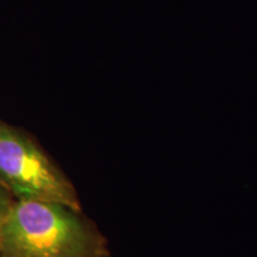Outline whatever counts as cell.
I'll return each mask as SVG.
<instances>
[{
	"instance_id": "cell-1",
	"label": "cell",
	"mask_w": 257,
	"mask_h": 257,
	"mask_svg": "<svg viewBox=\"0 0 257 257\" xmlns=\"http://www.w3.org/2000/svg\"><path fill=\"white\" fill-rule=\"evenodd\" d=\"M106 240L81 208L16 200L0 230V257H99Z\"/></svg>"
},
{
	"instance_id": "cell-2",
	"label": "cell",
	"mask_w": 257,
	"mask_h": 257,
	"mask_svg": "<svg viewBox=\"0 0 257 257\" xmlns=\"http://www.w3.org/2000/svg\"><path fill=\"white\" fill-rule=\"evenodd\" d=\"M0 184L16 200L54 201L81 208L75 187L36 141L0 120Z\"/></svg>"
},
{
	"instance_id": "cell-3",
	"label": "cell",
	"mask_w": 257,
	"mask_h": 257,
	"mask_svg": "<svg viewBox=\"0 0 257 257\" xmlns=\"http://www.w3.org/2000/svg\"><path fill=\"white\" fill-rule=\"evenodd\" d=\"M14 195L6 189L4 186L0 184V230H2L3 224H4L5 218L8 216L10 208L14 204Z\"/></svg>"
},
{
	"instance_id": "cell-4",
	"label": "cell",
	"mask_w": 257,
	"mask_h": 257,
	"mask_svg": "<svg viewBox=\"0 0 257 257\" xmlns=\"http://www.w3.org/2000/svg\"><path fill=\"white\" fill-rule=\"evenodd\" d=\"M99 257H111V255L108 252H106V253H104V255H101V256H99Z\"/></svg>"
}]
</instances>
